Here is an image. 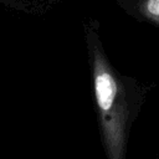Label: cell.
Here are the masks:
<instances>
[{"label":"cell","mask_w":159,"mask_h":159,"mask_svg":"<svg viewBox=\"0 0 159 159\" xmlns=\"http://www.w3.org/2000/svg\"><path fill=\"white\" fill-rule=\"evenodd\" d=\"M144 12L149 17L159 21V0H147L144 5Z\"/></svg>","instance_id":"obj_2"},{"label":"cell","mask_w":159,"mask_h":159,"mask_svg":"<svg viewBox=\"0 0 159 159\" xmlns=\"http://www.w3.org/2000/svg\"><path fill=\"white\" fill-rule=\"evenodd\" d=\"M94 96L107 157L108 159H123L127 106L117 78L101 57L94 65Z\"/></svg>","instance_id":"obj_1"}]
</instances>
